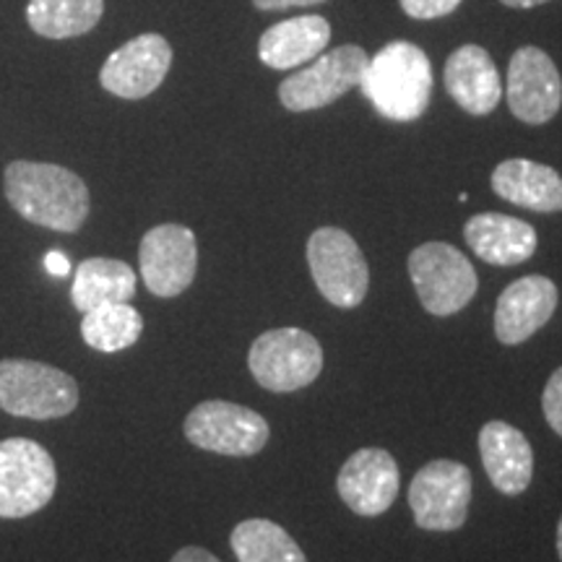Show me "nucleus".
I'll return each mask as SVG.
<instances>
[{
	"label": "nucleus",
	"mask_w": 562,
	"mask_h": 562,
	"mask_svg": "<svg viewBox=\"0 0 562 562\" xmlns=\"http://www.w3.org/2000/svg\"><path fill=\"white\" fill-rule=\"evenodd\" d=\"M5 199L26 222L55 232H79L89 216L87 182L47 161H11L5 167Z\"/></svg>",
	"instance_id": "f257e3e1"
},
{
	"label": "nucleus",
	"mask_w": 562,
	"mask_h": 562,
	"mask_svg": "<svg viewBox=\"0 0 562 562\" xmlns=\"http://www.w3.org/2000/svg\"><path fill=\"white\" fill-rule=\"evenodd\" d=\"M360 89L385 121H419L432 97L430 58L414 42H389L368 60Z\"/></svg>",
	"instance_id": "f03ea898"
},
{
	"label": "nucleus",
	"mask_w": 562,
	"mask_h": 562,
	"mask_svg": "<svg viewBox=\"0 0 562 562\" xmlns=\"http://www.w3.org/2000/svg\"><path fill=\"white\" fill-rule=\"evenodd\" d=\"M79 406L68 372L34 360H0V409L21 419H60Z\"/></svg>",
	"instance_id": "7ed1b4c3"
},
{
	"label": "nucleus",
	"mask_w": 562,
	"mask_h": 562,
	"mask_svg": "<svg viewBox=\"0 0 562 562\" xmlns=\"http://www.w3.org/2000/svg\"><path fill=\"white\" fill-rule=\"evenodd\" d=\"M409 277L422 307L438 318L461 313L480 290L472 261L448 243H425L414 248Z\"/></svg>",
	"instance_id": "20e7f679"
},
{
	"label": "nucleus",
	"mask_w": 562,
	"mask_h": 562,
	"mask_svg": "<svg viewBox=\"0 0 562 562\" xmlns=\"http://www.w3.org/2000/svg\"><path fill=\"white\" fill-rule=\"evenodd\" d=\"M58 487L47 448L30 438L0 440V518H26L45 508Z\"/></svg>",
	"instance_id": "39448f33"
},
{
	"label": "nucleus",
	"mask_w": 562,
	"mask_h": 562,
	"mask_svg": "<svg viewBox=\"0 0 562 562\" xmlns=\"http://www.w3.org/2000/svg\"><path fill=\"white\" fill-rule=\"evenodd\" d=\"M248 368L258 385L273 393H292L318 381L323 349L302 328H273L252 341Z\"/></svg>",
	"instance_id": "423d86ee"
},
{
	"label": "nucleus",
	"mask_w": 562,
	"mask_h": 562,
	"mask_svg": "<svg viewBox=\"0 0 562 562\" xmlns=\"http://www.w3.org/2000/svg\"><path fill=\"white\" fill-rule=\"evenodd\" d=\"M307 266L318 292L331 305L344 311L362 305L370 286V269L349 232L339 227L315 229L307 240Z\"/></svg>",
	"instance_id": "0eeeda50"
},
{
	"label": "nucleus",
	"mask_w": 562,
	"mask_h": 562,
	"mask_svg": "<svg viewBox=\"0 0 562 562\" xmlns=\"http://www.w3.org/2000/svg\"><path fill=\"white\" fill-rule=\"evenodd\" d=\"M472 503V472L459 461L425 463L409 484L414 524L425 531H456L467 524Z\"/></svg>",
	"instance_id": "6e6552de"
},
{
	"label": "nucleus",
	"mask_w": 562,
	"mask_h": 562,
	"mask_svg": "<svg viewBox=\"0 0 562 562\" xmlns=\"http://www.w3.org/2000/svg\"><path fill=\"white\" fill-rule=\"evenodd\" d=\"M182 432L201 451L237 456V459L261 453L271 438L269 422L261 414L220 398L195 406L186 417Z\"/></svg>",
	"instance_id": "1a4fd4ad"
},
{
	"label": "nucleus",
	"mask_w": 562,
	"mask_h": 562,
	"mask_svg": "<svg viewBox=\"0 0 562 562\" xmlns=\"http://www.w3.org/2000/svg\"><path fill=\"white\" fill-rule=\"evenodd\" d=\"M368 60V53L357 45H344L331 53H321L311 66L281 81L279 100L290 112L328 108L347 91L360 87Z\"/></svg>",
	"instance_id": "9d476101"
},
{
	"label": "nucleus",
	"mask_w": 562,
	"mask_h": 562,
	"mask_svg": "<svg viewBox=\"0 0 562 562\" xmlns=\"http://www.w3.org/2000/svg\"><path fill=\"white\" fill-rule=\"evenodd\" d=\"M138 266L146 290L157 297H178L193 284L199 269L195 235L182 224H159L140 240Z\"/></svg>",
	"instance_id": "9b49d317"
},
{
	"label": "nucleus",
	"mask_w": 562,
	"mask_h": 562,
	"mask_svg": "<svg viewBox=\"0 0 562 562\" xmlns=\"http://www.w3.org/2000/svg\"><path fill=\"white\" fill-rule=\"evenodd\" d=\"M505 97L521 123H550L562 108V79L550 55L531 45L513 53Z\"/></svg>",
	"instance_id": "f8f14e48"
},
{
	"label": "nucleus",
	"mask_w": 562,
	"mask_h": 562,
	"mask_svg": "<svg viewBox=\"0 0 562 562\" xmlns=\"http://www.w3.org/2000/svg\"><path fill=\"white\" fill-rule=\"evenodd\" d=\"M172 66V47L161 34H140L117 47L100 70L102 87L123 100H144L159 89Z\"/></svg>",
	"instance_id": "ddd939ff"
},
{
	"label": "nucleus",
	"mask_w": 562,
	"mask_h": 562,
	"mask_svg": "<svg viewBox=\"0 0 562 562\" xmlns=\"http://www.w3.org/2000/svg\"><path fill=\"white\" fill-rule=\"evenodd\" d=\"M398 463L385 448H360L341 467L336 490L357 516H381L398 495Z\"/></svg>",
	"instance_id": "4468645a"
},
{
	"label": "nucleus",
	"mask_w": 562,
	"mask_h": 562,
	"mask_svg": "<svg viewBox=\"0 0 562 562\" xmlns=\"http://www.w3.org/2000/svg\"><path fill=\"white\" fill-rule=\"evenodd\" d=\"M560 292L552 279L529 273L505 286L495 307V336L505 347H516L544 328L558 311Z\"/></svg>",
	"instance_id": "2eb2a0df"
},
{
	"label": "nucleus",
	"mask_w": 562,
	"mask_h": 562,
	"mask_svg": "<svg viewBox=\"0 0 562 562\" xmlns=\"http://www.w3.org/2000/svg\"><path fill=\"white\" fill-rule=\"evenodd\" d=\"M446 89L469 115H490L503 100V81L492 55L480 45H463L446 60Z\"/></svg>",
	"instance_id": "dca6fc26"
},
{
	"label": "nucleus",
	"mask_w": 562,
	"mask_h": 562,
	"mask_svg": "<svg viewBox=\"0 0 562 562\" xmlns=\"http://www.w3.org/2000/svg\"><path fill=\"white\" fill-rule=\"evenodd\" d=\"M480 453L484 472L503 495H521L533 476L531 442L518 427L492 419L480 430Z\"/></svg>",
	"instance_id": "f3484780"
},
{
	"label": "nucleus",
	"mask_w": 562,
	"mask_h": 562,
	"mask_svg": "<svg viewBox=\"0 0 562 562\" xmlns=\"http://www.w3.org/2000/svg\"><path fill=\"white\" fill-rule=\"evenodd\" d=\"M463 237L474 256L492 266H518L537 252V229L497 211L472 216L463 227Z\"/></svg>",
	"instance_id": "a211bd4d"
},
{
	"label": "nucleus",
	"mask_w": 562,
	"mask_h": 562,
	"mask_svg": "<svg viewBox=\"0 0 562 562\" xmlns=\"http://www.w3.org/2000/svg\"><path fill=\"white\" fill-rule=\"evenodd\" d=\"M492 191L503 201L537 214L562 211V178L552 167L531 159L501 161L492 172Z\"/></svg>",
	"instance_id": "6ab92c4d"
},
{
	"label": "nucleus",
	"mask_w": 562,
	"mask_h": 562,
	"mask_svg": "<svg viewBox=\"0 0 562 562\" xmlns=\"http://www.w3.org/2000/svg\"><path fill=\"white\" fill-rule=\"evenodd\" d=\"M328 42H331V24L323 16L286 19L261 34L258 58L269 68L290 70L318 58Z\"/></svg>",
	"instance_id": "aec40b11"
},
{
	"label": "nucleus",
	"mask_w": 562,
	"mask_h": 562,
	"mask_svg": "<svg viewBox=\"0 0 562 562\" xmlns=\"http://www.w3.org/2000/svg\"><path fill=\"white\" fill-rule=\"evenodd\" d=\"M138 277L125 261L117 258H89L76 269L70 300L81 315L112 302H131L136 294Z\"/></svg>",
	"instance_id": "412c9836"
},
{
	"label": "nucleus",
	"mask_w": 562,
	"mask_h": 562,
	"mask_svg": "<svg viewBox=\"0 0 562 562\" xmlns=\"http://www.w3.org/2000/svg\"><path fill=\"white\" fill-rule=\"evenodd\" d=\"M104 0H30L26 21L40 37L70 40L81 37L100 24Z\"/></svg>",
	"instance_id": "4be33fe9"
},
{
	"label": "nucleus",
	"mask_w": 562,
	"mask_h": 562,
	"mask_svg": "<svg viewBox=\"0 0 562 562\" xmlns=\"http://www.w3.org/2000/svg\"><path fill=\"white\" fill-rule=\"evenodd\" d=\"M144 334V318L131 302H112V305L94 307L83 313L81 336L91 349L115 355L133 347Z\"/></svg>",
	"instance_id": "5701e85b"
},
{
	"label": "nucleus",
	"mask_w": 562,
	"mask_h": 562,
	"mask_svg": "<svg viewBox=\"0 0 562 562\" xmlns=\"http://www.w3.org/2000/svg\"><path fill=\"white\" fill-rule=\"evenodd\" d=\"M229 544L240 562H307L305 552L290 533L266 518H248L237 524Z\"/></svg>",
	"instance_id": "b1692460"
},
{
	"label": "nucleus",
	"mask_w": 562,
	"mask_h": 562,
	"mask_svg": "<svg viewBox=\"0 0 562 562\" xmlns=\"http://www.w3.org/2000/svg\"><path fill=\"white\" fill-rule=\"evenodd\" d=\"M542 412L547 425L562 438V368H558L550 375L542 393Z\"/></svg>",
	"instance_id": "393cba45"
},
{
	"label": "nucleus",
	"mask_w": 562,
	"mask_h": 562,
	"mask_svg": "<svg viewBox=\"0 0 562 562\" xmlns=\"http://www.w3.org/2000/svg\"><path fill=\"white\" fill-rule=\"evenodd\" d=\"M398 3L409 19L432 21L453 13L461 5V0H398Z\"/></svg>",
	"instance_id": "a878e982"
},
{
	"label": "nucleus",
	"mask_w": 562,
	"mask_h": 562,
	"mask_svg": "<svg viewBox=\"0 0 562 562\" xmlns=\"http://www.w3.org/2000/svg\"><path fill=\"white\" fill-rule=\"evenodd\" d=\"M170 562H222L216 554H211L203 547H182V550L175 554Z\"/></svg>",
	"instance_id": "bb28decb"
},
{
	"label": "nucleus",
	"mask_w": 562,
	"mask_h": 562,
	"mask_svg": "<svg viewBox=\"0 0 562 562\" xmlns=\"http://www.w3.org/2000/svg\"><path fill=\"white\" fill-rule=\"evenodd\" d=\"M256 9L261 11H284V9H294V5H315L323 3V0H252Z\"/></svg>",
	"instance_id": "cd10ccee"
},
{
	"label": "nucleus",
	"mask_w": 562,
	"mask_h": 562,
	"mask_svg": "<svg viewBox=\"0 0 562 562\" xmlns=\"http://www.w3.org/2000/svg\"><path fill=\"white\" fill-rule=\"evenodd\" d=\"M45 269H47V273H53V277H68L70 263L60 250H53V252H47Z\"/></svg>",
	"instance_id": "c85d7f7f"
},
{
	"label": "nucleus",
	"mask_w": 562,
	"mask_h": 562,
	"mask_svg": "<svg viewBox=\"0 0 562 562\" xmlns=\"http://www.w3.org/2000/svg\"><path fill=\"white\" fill-rule=\"evenodd\" d=\"M508 9H533V5H542L547 0H501Z\"/></svg>",
	"instance_id": "c756f323"
},
{
	"label": "nucleus",
	"mask_w": 562,
	"mask_h": 562,
	"mask_svg": "<svg viewBox=\"0 0 562 562\" xmlns=\"http://www.w3.org/2000/svg\"><path fill=\"white\" fill-rule=\"evenodd\" d=\"M558 554L562 560V516H560V524H558Z\"/></svg>",
	"instance_id": "7c9ffc66"
}]
</instances>
